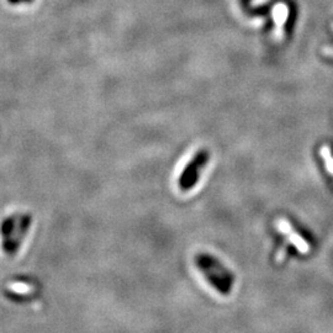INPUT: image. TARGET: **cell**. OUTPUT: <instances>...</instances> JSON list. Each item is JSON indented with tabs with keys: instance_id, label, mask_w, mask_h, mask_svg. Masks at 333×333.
Here are the masks:
<instances>
[{
	"instance_id": "cell-4",
	"label": "cell",
	"mask_w": 333,
	"mask_h": 333,
	"mask_svg": "<svg viewBox=\"0 0 333 333\" xmlns=\"http://www.w3.org/2000/svg\"><path fill=\"white\" fill-rule=\"evenodd\" d=\"M286 235L289 236L290 241H291V242L294 243L295 246H296V248L299 249V251L301 252V253H307V252H308V244L306 243L305 241H303L299 235H296V233L292 232V230L289 231V232L286 233Z\"/></svg>"
},
{
	"instance_id": "cell-1",
	"label": "cell",
	"mask_w": 333,
	"mask_h": 333,
	"mask_svg": "<svg viewBox=\"0 0 333 333\" xmlns=\"http://www.w3.org/2000/svg\"><path fill=\"white\" fill-rule=\"evenodd\" d=\"M32 217L28 212H19L8 217L2 225L3 247L8 256H14L20 248L31 226Z\"/></svg>"
},
{
	"instance_id": "cell-5",
	"label": "cell",
	"mask_w": 333,
	"mask_h": 333,
	"mask_svg": "<svg viewBox=\"0 0 333 333\" xmlns=\"http://www.w3.org/2000/svg\"><path fill=\"white\" fill-rule=\"evenodd\" d=\"M23 2H31V0H23Z\"/></svg>"
},
{
	"instance_id": "cell-3",
	"label": "cell",
	"mask_w": 333,
	"mask_h": 333,
	"mask_svg": "<svg viewBox=\"0 0 333 333\" xmlns=\"http://www.w3.org/2000/svg\"><path fill=\"white\" fill-rule=\"evenodd\" d=\"M209 160V153L206 151H200L193 157V159L188 163L183 173L179 177L178 185L182 192H188L197 184L200 171L206 165Z\"/></svg>"
},
{
	"instance_id": "cell-2",
	"label": "cell",
	"mask_w": 333,
	"mask_h": 333,
	"mask_svg": "<svg viewBox=\"0 0 333 333\" xmlns=\"http://www.w3.org/2000/svg\"><path fill=\"white\" fill-rule=\"evenodd\" d=\"M195 263H197L200 272L204 274V276L208 279L209 283L214 288H216L220 294H230L233 283L232 275L216 258L210 254L200 253L195 258Z\"/></svg>"
}]
</instances>
